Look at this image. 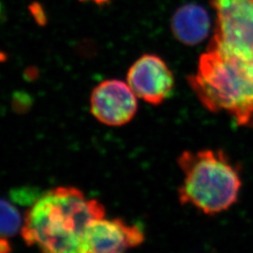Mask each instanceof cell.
Segmentation results:
<instances>
[{
	"label": "cell",
	"mask_w": 253,
	"mask_h": 253,
	"mask_svg": "<svg viewBox=\"0 0 253 253\" xmlns=\"http://www.w3.org/2000/svg\"><path fill=\"white\" fill-rule=\"evenodd\" d=\"M126 79L136 96L154 105L162 103L173 87L172 72L154 54L140 57L128 70Z\"/></svg>",
	"instance_id": "cell-6"
},
{
	"label": "cell",
	"mask_w": 253,
	"mask_h": 253,
	"mask_svg": "<svg viewBox=\"0 0 253 253\" xmlns=\"http://www.w3.org/2000/svg\"><path fill=\"white\" fill-rule=\"evenodd\" d=\"M135 93L119 80L100 83L91 94L92 115L109 126H122L134 118L137 112Z\"/></svg>",
	"instance_id": "cell-5"
},
{
	"label": "cell",
	"mask_w": 253,
	"mask_h": 253,
	"mask_svg": "<svg viewBox=\"0 0 253 253\" xmlns=\"http://www.w3.org/2000/svg\"><path fill=\"white\" fill-rule=\"evenodd\" d=\"M10 197L20 205H34L42 197L39 190L34 188L23 187L10 191Z\"/></svg>",
	"instance_id": "cell-10"
},
{
	"label": "cell",
	"mask_w": 253,
	"mask_h": 253,
	"mask_svg": "<svg viewBox=\"0 0 253 253\" xmlns=\"http://www.w3.org/2000/svg\"><path fill=\"white\" fill-rule=\"evenodd\" d=\"M217 13L213 42L230 52L253 58V0H212Z\"/></svg>",
	"instance_id": "cell-4"
},
{
	"label": "cell",
	"mask_w": 253,
	"mask_h": 253,
	"mask_svg": "<svg viewBox=\"0 0 253 253\" xmlns=\"http://www.w3.org/2000/svg\"><path fill=\"white\" fill-rule=\"evenodd\" d=\"M29 10L32 16L36 20L37 23L41 26H44L46 24V15L44 9H42V5L39 3H33L29 6Z\"/></svg>",
	"instance_id": "cell-11"
},
{
	"label": "cell",
	"mask_w": 253,
	"mask_h": 253,
	"mask_svg": "<svg viewBox=\"0 0 253 253\" xmlns=\"http://www.w3.org/2000/svg\"><path fill=\"white\" fill-rule=\"evenodd\" d=\"M86 236L91 253H125L145 241L139 227L127 225L119 218L95 219L87 227Z\"/></svg>",
	"instance_id": "cell-7"
},
{
	"label": "cell",
	"mask_w": 253,
	"mask_h": 253,
	"mask_svg": "<svg viewBox=\"0 0 253 253\" xmlns=\"http://www.w3.org/2000/svg\"><path fill=\"white\" fill-rule=\"evenodd\" d=\"M80 1H87V0H80Z\"/></svg>",
	"instance_id": "cell-15"
},
{
	"label": "cell",
	"mask_w": 253,
	"mask_h": 253,
	"mask_svg": "<svg viewBox=\"0 0 253 253\" xmlns=\"http://www.w3.org/2000/svg\"><path fill=\"white\" fill-rule=\"evenodd\" d=\"M11 247L5 237H0V253H10Z\"/></svg>",
	"instance_id": "cell-13"
},
{
	"label": "cell",
	"mask_w": 253,
	"mask_h": 253,
	"mask_svg": "<svg viewBox=\"0 0 253 253\" xmlns=\"http://www.w3.org/2000/svg\"><path fill=\"white\" fill-rule=\"evenodd\" d=\"M105 215L96 200H86L81 190L60 187L42 195L26 214L22 236L42 253H91L87 227Z\"/></svg>",
	"instance_id": "cell-1"
},
{
	"label": "cell",
	"mask_w": 253,
	"mask_h": 253,
	"mask_svg": "<svg viewBox=\"0 0 253 253\" xmlns=\"http://www.w3.org/2000/svg\"><path fill=\"white\" fill-rule=\"evenodd\" d=\"M208 11L199 5L187 4L177 9L172 20V29L181 42L193 45L203 42L209 32Z\"/></svg>",
	"instance_id": "cell-8"
},
{
	"label": "cell",
	"mask_w": 253,
	"mask_h": 253,
	"mask_svg": "<svg viewBox=\"0 0 253 253\" xmlns=\"http://www.w3.org/2000/svg\"><path fill=\"white\" fill-rule=\"evenodd\" d=\"M97 4H104V3H107L108 0H95Z\"/></svg>",
	"instance_id": "cell-14"
},
{
	"label": "cell",
	"mask_w": 253,
	"mask_h": 253,
	"mask_svg": "<svg viewBox=\"0 0 253 253\" xmlns=\"http://www.w3.org/2000/svg\"><path fill=\"white\" fill-rule=\"evenodd\" d=\"M177 163L184 174L178 190L181 205L215 215L236 203L242 182L235 164L221 150L184 151Z\"/></svg>",
	"instance_id": "cell-3"
},
{
	"label": "cell",
	"mask_w": 253,
	"mask_h": 253,
	"mask_svg": "<svg viewBox=\"0 0 253 253\" xmlns=\"http://www.w3.org/2000/svg\"><path fill=\"white\" fill-rule=\"evenodd\" d=\"M190 83L210 111L226 112L238 124L253 126V58L230 52L212 41Z\"/></svg>",
	"instance_id": "cell-2"
},
{
	"label": "cell",
	"mask_w": 253,
	"mask_h": 253,
	"mask_svg": "<svg viewBox=\"0 0 253 253\" xmlns=\"http://www.w3.org/2000/svg\"><path fill=\"white\" fill-rule=\"evenodd\" d=\"M13 103H14V108L17 109V111L23 110V112H24L25 109H27L31 104V101H30V99L27 97V95L18 94V95H16L15 99L13 100Z\"/></svg>",
	"instance_id": "cell-12"
},
{
	"label": "cell",
	"mask_w": 253,
	"mask_h": 253,
	"mask_svg": "<svg viewBox=\"0 0 253 253\" xmlns=\"http://www.w3.org/2000/svg\"><path fill=\"white\" fill-rule=\"evenodd\" d=\"M22 219L18 210L9 202L0 199V237H9L18 233Z\"/></svg>",
	"instance_id": "cell-9"
}]
</instances>
